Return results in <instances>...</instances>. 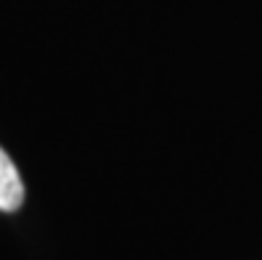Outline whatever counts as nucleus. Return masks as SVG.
I'll return each mask as SVG.
<instances>
[{
	"label": "nucleus",
	"mask_w": 262,
	"mask_h": 260,
	"mask_svg": "<svg viewBox=\"0 0 262 260\" xmlns=\"http://www.w3.org/2000/svg\"><path fill=\"white\" fill-rule=\"evenodd\" d=\"M24 205V181L13 159L0 149V210L13 212Z\"/></svg>",
	"instance_id": "f257e3e1"
}]
</instances>
